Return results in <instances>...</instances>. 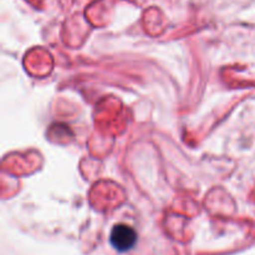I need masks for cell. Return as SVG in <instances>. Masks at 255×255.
Instances as JSON below:
<instances>
[{
  "label": "cell",
  "mask_w": 255,
  "mask_h": 255,
  "mask_svg": "<svg viewBox=\"0 0 255 255\" xmlns=\"http://www.w3.org/2000/svg\"><path fill=\"white\" fill-rule=\"evenodd\" d=\"M138 236L132 227L120 223L114 226L110 233V244L119 253H126L133 249L137 244Z\"/></svg>",
  "instance_id": "obj_1"
}]
</instances>
